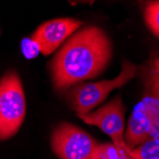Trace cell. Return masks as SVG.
Segmentation results:
<instances>
[{
  "label": "cell",
  "instance_id": "6da1fadb",
  "mask_svg": "<svg viewBox=\"0 0 159 159\" xmlns=\"http://www.w3.org/2000/svg\"><path fill=\"white\" fill-rule=\"evenodd\" d=\"M112 47L107 34L89 26L71 35L55 53L50 64L52 84L57 91L98 76L108 66Z\"/></svg>",
  "mask_w": 159,
  "mask_h": 159
},
{
  "label": "cell",
  "instance_id": "ba28073f",
  "mask_svg": "<svg viewBox=\"0 0 159 159\" xmlns=\"http://www.w3.org/2000/svg\"><path fill=\"white\" fill-rule=\"evenodd\" d=\"M150 137L149 129L132 114L128 121L127 129L124 133V141L128 150L132 152Z\"/></svg>",
  "mask_w": 159,
  "mask_h": 159
},
{
  "label": "cell",
  "instance_id": "3957f363",
  "mask_svg": "<svg viewBox=\"0 0 159 159\" xmlns=\"http://www.w3.org/2000/svg\"><path fill=\"white\" fill-rule=\"evenodd\" d=\"M137 70V66L129 61H124L119 75L111 79L90 83H80L68 90L69 102L76 114H86L100 105L108 95L131 81Z\"/></svg>",
  "mask_w": 159,
  "mask_h": 159
},
{
  "label": "cell",
  "instance_id": "277c9868",
  "mask_svg": "<svg viewBox=\"0 0 159 159\" xmlns=\"http://www.w3.org/2000/svg\"><path fill=\"white\" fill-rule=\"evenodd\" d=\"M99 144L81 128L61 123L51 135V147L59 159H93Z\"/></svg>",
  "mask_w": 159,
  "mask_h": 159
},
{
  "label": "cell",
  "instance_id": "7a4b0ae2",
  "mask_svg": "<svg viewBox=\"0 0 159 159\" xmlns=\"http://www.w3.org/2000/svg\"><path fill=\"white\" fill-rule=\"evenodd\" d=\"M27 104L23 84L16 70L0 78V141L16 135L26 116Z\"/></svg>",
  "mask_w": 159,
  "mask_h": 159
},
{
  "label": "cell",
  "instance_id": "8fae6325",
  "mask_svg": "<svg viewBox=\"0 0 159 159\" xmlns=\"http://www.w3.org/2000/svg\"><path fill=\"white\" fill-rule=\"evenodd\" d=\"M144 17L152 33L159 37V1H152L146 5Z\"/></svg>",
  "mask_w": 159,
  "mask_h": 159
},
{
  "label": "cell",
  "instance_id": "52a82bcc",
  "mask_svg": "<svg viewBox=\"0 0 159 159\" xmlns=\"http://www.w3.org/2000/svg\"><path fill=\"white\" fill-rule=\"evenodd\" d=\"M132 114L149 129L151 137L159 143V84H150L148 93L135 105Z\"/></svg>",
  "mask_w": 159,
  "mask_h": 159
},
{
  "label": "cell",
  "instance_id": "7c38bea8",
  "mask_svg": "<svg viewBox=\"0 0 159 159\" xmlns=\"http://www.w3.org/2000/svg\"><path fill=\"white\" fill-rule=\"evenodd\" d=\"M150 84H159V57L156 58L152 63Z\"/></svg>",
  "mask_w": 159,
  "mask_h": 159
},
{
  "label": "cell",
  "instance_id": "30bf717a",
  "mask_svg": "<svg viewBox=\"0 0 159 159\" xmlns=\"http://www.w3.org/2000/svg\"><path fill=\"white\" fill-rule=\"evenodd\" d=\"M132 159H159V143L150 137L129 152Z\"/></svg>",
  "mask_w": 159,
  "mask_h": 159
},
{
  "label": "cell",
  "instance_id": "8992f818",
  "mask_svg": "<svg viewBox=\"0 0 159 159\" xmlns=\"http://www.w3.org/2000/svg\"><path fill=\"white\" fill-rule=\"evenodd\" d=\"M81 20L63 17L46 21L37 27L30 40L44 55H50L82 26Z\"/></svg>",
  "mask_w": 159,
  "mask_h": 159
},
{
  "label": "cell",
  "instance_id": "5b68a950",
  "mask_svg": "<svg viewBox=\"0 0 159 159\" xmlns=\"http://www.w3.org/2000/svg\"><path fill=\"white\" fill-rule=\"evenodd\" d=\"M125 111L122 97L117 95L96 111L77 116L86 124L95 126L111 137L116 146L127 149L124 141L125 133Z\"/></svg>",
  "mask_w": 159,
  "mask_h": 159
},
{
  "label": "cell",
  "instance_id": "9c48e42d",
  "mask_svg": "<svg viewBox=\"0 0 159 159\" xmlns=\"http://www.w3.org/2000/svg\"><path fill=\"white\" fill-rule=\"evenodd\" d=\"M129 152L113 143H104L98 145L93 159H132Z\"/></svg>",
  "mask_w": 159,
  "mask_h": 159
}]
</instances>
